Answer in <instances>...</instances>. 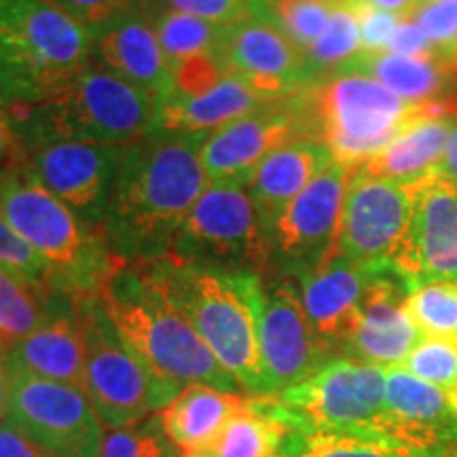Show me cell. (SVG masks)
Returning <instances> with one entry per match:
<instances>
[{"label": "cell", "instance_id": "cell-31", "mask_svg": "<svg viewBox=\"0 0 457 457\" xmlns=\"http://www.w3.org/2000/svg\"><path fill=\"white\" fill-rule=\"evenodd\" d=\"M54 290L28 282L17 273L0 270V341L13 343L32 335L49 316Z\"/></svg>", "mask_w": 457, "mask_h": 457}, {"label": "cell", "instance_id": "cell-45", "mask_svg": "<svg viewBox=\"0 0 457 457\" xmlns=\"http://www.w3.org/2000/svg\"><path fill=\"white\" fill-rule=\"evenodd\" d=\"M0 457H57L21 432L9 420H0Z\"/></svg>", "mask_w": 457, "mask_h": 457}, {"label": "cell", "instance_id": "cell-10", "mask_svg": "<svg viewBox=\"0 0 457 457\" xmlns=\"http://www.w3.org/2000/svg\"><path fill=\"white\" fill-rule=\"evenodd\" d=\"M276 398L293 426L379 434L386 369L353 358H333L310 379Z\"/></svg>", "mask_w": 457, "mask_h": 457}, {"label": "cell", "instance_id": "cell-27", "mask_svg": "<svg viewBox=\"0 0 457 457\" xmlns=\"http://www.w3.org/2000/svg\"><path fill=\"white\" fill-rule=\"evenodd\" d=\"M455 121H417L403 129L386 148L364 162L367 174L411 187L441 171L447 142Z\"/></svg>", "mask_w": 457, "mask_h": 457}, {"label": "cell", "instance_id": "cell-18", "mask_svg": "<svg viewBox=\"0 0 457 457\" xmlns=\"http://www.w3.org/2000/svg\"><path fill=\"white\" fill-rule=\"evenodd\" d=\"M411 191L413 219L392 265L411 288L434 279L457 284V185L438 171Z\"/></svg>", "mask_w": 457, "mask_h": 457}, {"label": "cell", "instance_id": "cell-39", "mask_svg": "<svg viewBox=\"0 0 457 457\" xmlns=\"http://www.w3.org/2000/svg\"><path fill=\"white\" fill-rule=\"evenodd\" d=\"M219 54H202L187 57L171 66V94L179 98H197L214 89L225 79Z\"/></svg>", "mask_w": 457, "mask_h": 457}, {"label": "cell", "instance_id": "cell-28", "mask_svg": "<svg viewBox=\"0 0 457 457\" xmlns=\"http://www.w3.org/2000/svg\"><path fill=\"white\" fill-rule=\"evenodd\" d=\"M362 74L381 83L392 94L407 102H432L457 94L447 68L438 57H404L381 51V54L353 55L335 74Z\"/></svg>", "mask_w": 457, "mask_h": 457}, {"label": "cell", "instance_id": "cell-13", "mask_svg": "<svg viewBox=\"0 0 457 457\" xmlns=\"http://www.w3.org/2000/svg\"><path fill=\"white\" fill-rule=\"evenodd\" d=\"M123 146L41 140L21 148V163L96 233L111 202Z\"/></svg>", "mask_w": 457, "mask_h": 457}, {"label": "cell", "instance_id": "cell-29", "mask_svg": "<svg viewBox=\"0 0 457 457\" xmlns=\"http://www.w3.org/2000/svg\"><path fill=\"white\" fill-rule=\"evenodd\" d=\"M288 415L276 396H253L222 428L202 457H278L286 434Z\"/></svg>", "mask_w": 457, "mask_h": 457}, {"label": "cell", "instance_id": "cell-34", "mask_svg": "<svg viewBox=\"0 0 457 457\" xmlns=\"http://www.w3.org/2000/svg\"><path fill=\"white\" fill-rule=\"evenodd\" d=\"M407 312L424 337L457 341V284L434 279L417 284L407 296Z\"/></svg>", "mask_w": 457, "mask_h": 457}, {"label": "cell", "instance_id": "cell-33", "mask_svg": "<svg viewBox=\"0 0 457 457\" xmlns=\"http://www.w3.org/2000/svg\"><path fill=\"white\" fill-rule=\"evenodd\" d=\"M360 26L358 15L352 0H337V7L330 15L327 30L320 34V38L307 51V60L313 74L337 72L343 64L360 54Z\"/></svg>", "mask_w": 457, "mask_h": 457}, {"label": "cell", "instance_id": "cell-41", "mask_svg": "<svg viewBox=\"0 0 457 457\" xmlns=\"http://www.w3.org/2000/svg\"><path fill=\"white\" fill-rule=\"evenodd\" d=\"M256 3L259 0H142V9L180 11V13L202 17L214 24L228 26L248 15L256 7Z\"/></svg>", "mask_w": 457, "mask_h": 457}, {"label": "cell", "instance_id": "cell-14", "mask_svg": "<svg viewBox=\"0 0 457 457\" xmlns=\"http://www.w3.org/2000/svg\"><path fill=\"white\" fill-rule=\"evenodd\" d=\"M411 219V187L377 179L356 168L343 202L335 250L360 265H387L403 248Z\"/></svg>", "mask_w": 457, "mask_h": 457}, {"label": "cell", "instance_id": "cell-23", "mask_svg": "<svg viewBox=\"0 0 457 457\" xmlns=\"http://www.w3.org/2000/svg\"><path fill=\"white\" fill-rule=\"evenodd\" d=\"M9 364L13 370L62 381L83 390L85 339L72 295L62 290L51 293L47 320L32 335L11 345Z\"/></svg>", "mask_w": 457, "mask_h": 457}, {"label": "cell", "instance_id": "cell-20", "mask_svg": "<svg viewBox=\"0 0 457 457\" xmlns=\"http://www.w3.org/2000/svg\"><path fill=\"white\" fill-rule=\"evenodd\" d=\"M377 432L447 457L457 443V404L441 387L404 367L386 369V407Z\"/></svg>", "mask_w": 457, "mask_h": 457}, {"label": "cell", "instance_id": "cell-21", "mask_svg": "<svg viewBox=\"0 0 457 457\" xmlns=\"http://www.w3.org/2000/svg\"><path fill=\"white\" fill-rule=\"evenodd\" d=\"M370 276L373 267L345 259L337 250L296 276L310 324L330 352L343 350L353 333Z\"/></svg>", "mask_w": 457, "mask_h": 457}, {"label": "cell", "instance_id": "cell-48", "mask_svg": "<svg viewBox=\"0 0 457 457\" xmlns=\"http://www.w3.org/2000/svg\"><path fill=\"white\" fill-rule=\"evenodd\" d=\"M441 174L447 176L451 182H455L457 185V119L453 123V129H451L447 151H445V157L441 163Z\"/></svg>", "mask_w": 457, "mask_h": 457}, {"label": "cell", "instance_id": "cell-9", "mask_svg": "<svg viewBox=\"0 0 457 457\" xmlns=\"http://www.w3.org/2000/svg\"><path fill=\"white\" fill-rule=\"evenodd\" d=\"M165 259L212 270L261 273L273 259V244L248 188L208 185L176 231Z\"/></svg>", "mask_w": 457, "mask_h": 457}, {"label": "cell", "instance_id": "cell-11", "mask_svg": "<svg viewBox=\"0 0 457 457\" xmlns=\"http://www.w3.org/2000/svg\"><path fill=\"white\" fill-rule=\"evenodd\" d=\"M219 55L228 74L271 104L295 100L316 85L307 54L279 26L267 0L227 26Z\"/></svg>", "mask_w": 457, "mask_h": 457}, {"label": "cell", "instance_id": "cell-51", "mask_svg": "<svg viewBox=\"0 0 457 457\" xmlns=\"http://www.w3.org/2000/svg\"><path fill=\"white\" fill-rule=\"evenodd\" d=\"M180 457H202V455H180Z\"/></svg>", "mask_w": 457, "mask_h": 457}, {"label": "cell", "instance_id": "cell-47", "mask_svg": "<svg viewBox=\"0 0 457 457\" xmlns=\"http://www.w3.org/2000/svg\"><path fill=\"white\" fill-rule=\"evenodd\" d=\"M369 3L377 9L396 15L400 21H404V20H413L424 0H369Z\"/></svg>", "mask_w": 457, "mask_h": 457}, {"label": "cell", "instance_id": "cell-2", "mask_svg": "<svg viewBox=\"0 0 457 457\" xmlns=\"http://www.w3.org/2000/svg\"><path fill=\"white\" fill-rule=\"evenodd\" d=\"M98 296L129 350L159 379L180 390L197 384L242 390L145 262H121Z\"/></svg>", "mask_w": 457, "mask_h": 457}, {"label": "cell", "instance_id": "cell-12", "mask_svg": "<svg viewBox=\"0 0 457 457\" xmlns=\"http://www.w3.org/2000/svg\"><path fill=\"white\" fill-rule=\"evenodd\" d=\"M7 420L57 457H100L104 424L81 387L11 369Z\"/></svg>", "mask_w": 457, "mask_h": 457}, {"label": "cell", "instance_id": "cell-43", "mask_svg": "<svg viewBox=\"0 0 457 457\" xmlns=\"http://www.w3.org/2000/svg\"><path fill=\"white\" fill-rule=\"evenodd\" d=\"M55 9L64 11L79 24H83L89 32L98 30L106 21L114 20L131 9L142 7V0H45Z\"/></svg>", "mask_w": 457, "mask_h": 457}, {"label": "cell", "instance_id": "cell-42", "mask_svg": "<svg viewBox=\"0 0 457 457\" xmlns=\"http://www.w3.org/2000/svg\"><path fill=\"white\" fill-rule=\"evenodd\" d=\"M353 9L358 15V26H360V51L362 54H381L387 51L394 30H396L400 20L396 15L387 13L373 7L369 0H352Z\"/></svg>", "mask_w": 457, "mask_h": 457}, {"label": "cell", "instance_id": "cell-3", "mask_svg": "<svg viewBox=\"0 0 457 457\" xmlns=\"http://www.w3.org/2000/svg\"><path fill=\"white\" fill-rule=\"evenodd\" d=\"M145 265L237 386L245 394L265 396L259 350V273L212 270L170 259Z\"/></svg>", "mask_w": 457, "mask_h": 457}, {"label": "cell", "instance_id": "cell-30", "mask_svg": "<svg viewBox=\"0 0 457 457\" xmlns=\"http://www.w3.org/2000/svg\"><path fill=\"white\" fill-rule=\"evenodd\" d=\"M279 457H445L375 432L293 426Z\"/></svg>", "mask_w": 457, "mask_h": 457}, {"label": "cell", "instance_id": "cell-36", "mask_svg": "<svg viewBox=\"0 0 457 457\" xmlns=\"http://www.w3.org/2000/svg\"><path fill=\"white\" fill-rule=\"evenodd\" d=\"M403 367L428 384L441 387L457 404V341L424 337Z\"/></svg>", "mask_w": 457, "mask_h": 457}, {"label": "cell", "instance_id": "cell-1", "mask_svg": "<svg viewBox=\"0 0 457 457\" xmlns=\"http://www.w3.org/2000/svg\"><path fill=\"white\" fill-rule=\"evenodd\" d=\"M210 134L155 129L123 146L100 237L123 262H155L208 188L202 146Z\"/></svg>", "mask_w": 457, "mask_h": 457}, {"label": "cell", "instance_id": "cell-6", "mask_svg": "<svg viewBox=\"0 0 457 457\" xmlns=\"http://www.w3.org/2000/svg\"><path fill=\"white\" fill-rule=\"evenodd\" d=\"M94 60V34L45 0L0 11V108L43 104Z\"/></svg>", "mask_w": 457, "mask_h": 457}, {"label": "cell", "instance_id": "cell-8", "mask_svg": "<svg viewBox=\"0 0 457 457\" xmlns=\"http://www.w3.org/2000/svg\"><path fill=\"white\" fill-rule=\"evenodd\" d=\"M85 339L83 392L102 424L128 428L155 415L180 394L129 350L98 295L74 296Z\"/></svg>", "mask_w": 457, "mask_h": 457}, {"label": "cell", "instance_id": "cell-15", "mask_svg": "<svg viewBox=\"0 0 457 457\" xmlns=\"http://www.w3.org/2000/svg\"><path fill=\"white\" fill-rule=\"evenodd\" d=\"M259 350L265 396H278L303 384L328 362L330 350L320 341L290 279L262 282L259 305Z\"/></svg>", "mask_w": 457, "mask_h": 457}, {"label": "cell", "instance_id": "cell-26", "mask_svg": "<svg viewBox=\"0 0 457 457\" xmlns=\"http://www.w3.org/2000/svg\"><path fill=\"white\" fill-rule=\"evenodd\" d=\"M276 106L248 87L242 79L225 74V79L197 98H179L168 96L159 100L157 128L179 134H212L222 125L242 119L261 108Z\"/></svg>", "mask_w": 457, "mask_h": 457}, {"label": "cell", "instance_id": "cell-37", "mask_svg": "<svg viewBox=\"0 0 457 457\" xmlns=\"http://www.w3.org/2000/svg\"><path fill=\"white\" fill-rule=\"evenodd\" d=\"M279 26L299 47L310 51L320 34L327 30L337 0H267Z\"/></svg>", "mask_w": 457, "mask_h": 457}, {"label": "cell", "instance_id": "cell-32", "mask_svg": "<svg viewBox=\"0 0 457 457\" xmlns=\"http://www.w3.org/2000/svg\"><path fill=\"white\" fill-rule=\"evenodd\" d=\"M155 26L159 45H162L170 64L202 54H220L227 26L202 20V17L180 13V11H146Z\"/></svg>", "mask_w": 457, "mask_h": 457}, {"label": "cell", "instance_id": "cell-19", "mask_svg": "<svg viewBox=\"0 0 457 457\" xmlns=\"http://www.w3.org/2000/svg\"><path fill=\"white\" fill-rule=\"evenodd\" d=\"M409 293L411 284L392 262L375 265L358 322L343 352L377 367H403L413 347L424 339L407 312Z\"/></svg>", "mask_w": 457, "mask_h": 457}, {"label": "cell", "instance_id": "cell-16", "mask_svg": "<svg viewBox=\"0 0 457 457\" xmlns=\"http://www.w3.org/2000/svg\"><path fill=\"white\" fill-rule=\"evenodd\" d=\"M301 96L284 104L261 108L212 131L202 146L208 185L245 187L273 151L293 140L310 138Z\"/></svg>", "mask_w": 457, "mask_h": 457}, {"label": "cell", "instance_id": "cell-22", "mask_svg": "<svg viewBox=\"0 0 457 457\" xmlns=\"http://www.w3.org/2000/svg\"><path fill=\"white\" fill-rule=\"evenodd\" d=\"M94 34V60L106 71L148 91L157 100L171 94V64L159 45L145 9H131L106 21Z\"/></svg>", "mask_w": 457, "mask_h": 457}, {"label": "cell", "instance_id": "cell-50", "mask_svg": "<svg viewBox=\"0 0 457 457\" xmlns=\"http://www.w3.org/2000/svg\"><path fill=\"white\" fill-rule=\"evenodd\" d=\"M11 3V0H0V11H3L4 7H7V4Z\"/></svg>", "mask_w": 457, "mask_h": 457}, {"label": "cell", "instance_id": "cell-17", "mask_svg": "<svg viewBox=\"0 0 457 457\" xmlns=\"http://www.w3.org/2000/svg\"><path fill=\"white\" fill-rule=\"evenodd\" d=\"M353 170L339 162L330 163L290 202L273 227V256H279L295 276L316 267L335 250Z\"/></svg>", "mask_w": 457, "mask_h": 457}, {"label": "cell", "instance_id": "cell-40", "mask_svg": "<svg viewBox=\"0 0 457 457\" xmlns=\"http://www.w3.org/2000/svg\"><path fill=\"white\" fill-rule=\"evenodd\" d=\"M438 60H447L457 49V0H424L413 17Z\"/></svg>", "mask_w": 457, "mask_h": 457}, {"label": "cell", "instance_id": "cell-52", "mask_svg": "<svg viewBox=\"0 0 457 457\" xmlns=\"http://www.w3.org/2000/svg\"><path fill=\"white\" fill-rule=\"evenodd\" d=\"M278 457H279V455H278Z\"/></svg>", "mask_w": 457, "mask_h": 457}, {"label": "cell", "instance_id": "cell-44", "mask_svg": "<svg viewBox=\"0 0 457 457\" xmlns=\"http://www.w3.org/2000/svg\"><path fill=\"white\" fill-rule=\"evenodd\" d=\"M387 51L404 57H438L432 43L428 41V37L421 32L415 20L400 21L396 30H394L390 45H387Z\"/></svg>", "mask_w": 457, "mask_h": 457}, {"label": "cell", "instance_id": "cell-7", "mask_svg": "<svg viewBox=\"0 0 457 457\" xmlns=\"http://www.w3.org/2000/svg\"><path fill=\"white\" fill-rule=\"evenodd\" d=\"M0 210L11 227L49 262L54 290L72 296L98 295L121 265L104 239L55 197L24 163L0 171Z\"/></svg>", "mask_w": 457, "mask_h": 457}, {"label": "cell", "instance_id": "cell-24", "mask_svg": "<svg viewBox=\"0 0 457 457\" xmlns=\"http://www.w3.org/2000/svg\"><path fill=\"white\" fill-rule=\"evenodd\" d=\"M333 162L327 145L312 138H299L273 151L259 165L245 188L270 236L290 202Z\"/></svg>", "mask_w": 457, "mask_h": 457}, {"label": "cell", "instance_id": "cell-25", "mask_svg": "<svg viewBox=\"0 0 457 457\" xmlns=\"http://www.w3.org/2000/svg\"><path fill=\"white\" fill-rule=\"evenodd\" d=\"M248 398L250 394L216 390L212 386H187L157 415L182 455H202Z\"/></svg>", "mask_w": 457, "mask_h": 457}, {"label": "cell", "instance_id": "cell-38", "mask_svg": "<svg viewBox=\"0 0 457 457\" xmlns=\"http://www.w3.org/2000/svg\"><path fill=\"white\" fill-rule=\"evenodd\" d=\"M0 270L17 273L45 290H54V271L49 262L11 227L3 210H0Z\"/></svg>", "mask_w": 457, "mask_h": 457}, {"label": "cell", "instance_id": "cell-46", "mask_svg": "<svg viewBox=\"0 0 457 457\" xmlns=\"http://www.w3.org/2000/svg\"><path fill=\"white\" fill-rule=\"evenodd\" d=\"M15 163H21L20 142L15 138V131L11 128L9 117L0 108V171H4Z\"/></svg>", "mask_w": 457, "mask_h": 457}, {"label": "cell", "instance_id": "cell-35", "mask_svg": "<svg viewBox=\"0 0 457 457\" xmlns=\"http://www.w3.org/2000/svg\"><path fill=\"white\" fill-rule=\"evenodd\" d=\"M182 453L165 434L159 415L138 424L108 430L100 457H180Z\"/></svg>", "mask_w": 457, "mask_h": 457}, {"label": "cell", "instance_id": "cell-49", "mask_svg": "<svg viewBox=\"0 0 457 457\" xmlns=\"http://www.w3.org/2000/svg\"><path fill=\"white\" fill-rule=\"evenodd\" d=\"M443 64L447 68L451 83H453V87L457 89V49L453 51V55L447 57V60H443Z\"/></svg>", "mask_w": 457, "mask_h": 457}, {"label": "cell", "instance_id": "cell-4", "mask_svg": "<svg viewBox=\"0 0 457 457\" xmlns=\"http://www.w3.org/2000/svg\"><path fill=\"white\" fill-rule=\"evenodd\" d=\"M4 114L20 151L41 140L129 146L155 131L159 100L91 60L51 100Z\"/></svg>", "mask_w": 457, "mask_h": 457}, {"label": "cell", "instance_id": "cell-5", "mask_svg": "<svg viewBox=\"0 0 457 457\" xmlns=\"http://www.w3.org/2000/svg\"><path fill=\"white\" fill-rule=\"evenodd\" d=\"M310 138L322 142L335 162L360 168L417 121L457 119V94L432 102H407L362 74H335L303 94Z\"/></svg>", "mask_w": 457, "mask_h": 457}]
</instances>
